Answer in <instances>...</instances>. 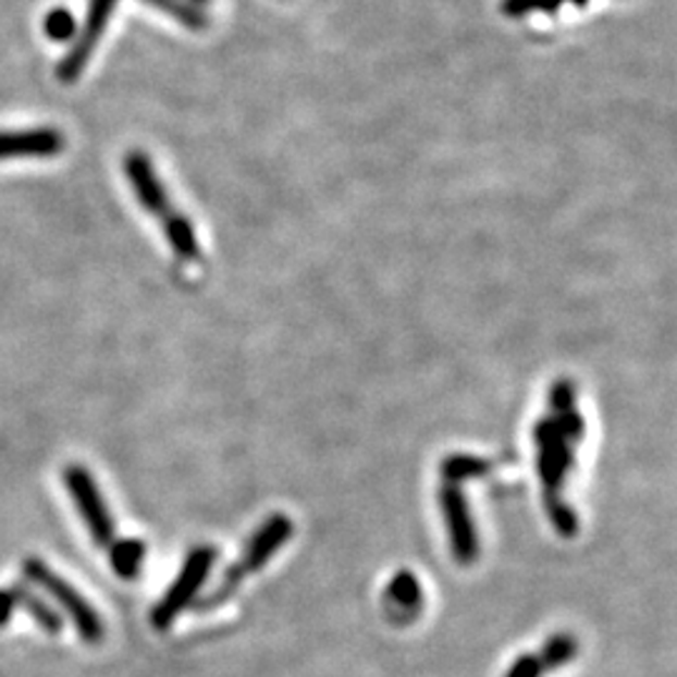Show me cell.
<instances>
[{"label":"cell","instance_id":"obj_7","mask_svg":"<svg viewBox=\"0 0 677 677\" xmlns=\"http://www.w3.org/2000/svg\"><path fill=\"white\" fill-rule=\"evenodd\" d=\"M63 482L69 490L71 500L76 502L78 515L84 519L90 537L101 547H111L115 537V525L111 519V512L106 507L103 494L98 490L94 477H90L84 465H69L63 469Z\"/></svg>","mask_w":677,"mask_h":677},{"label":"cell","instance_id":"obj_6","mask_svg":"<svg viewBox=\"0 0 677 677\" xmlns=\"http://www.w3.org/2000/svg\"><path fill=\"white\" fill-rule=\"evenodd\" d=\"M465 484L442 480L440 487V507L444 517V527H447L450 552L454 563L472 565L480 557V534H477L472 512H469V502L465 497Z\"/></svg>","mask_w":677,"mask_h":677},{"label":"cell","instance_id":"obj_11","mask_svg":"<svg viewBox=\"0 0 677 677\" xmlns=\"http://www.w3.org/2000/svg\"><path fill=\"white\" fill-rule=\"evenodd\" d=\"M384 602H386V613L392 615V620L396 623L415 620L424 602L422 584H419V580L409 573V569H402V573H396L390 580V584H386Z\"/></svg>","mask_w":677,"mask_h":677},{"label":"cell","instance_id":"obj_18","mask_svg":"<svg viewBox=\"0 0 677 677\" xmlns=\"http://www.w3.org/2000/svg\"><path fill=\"white\" fill-rule=\"evenodd\" d=\"M13 610H15V600H13L11 590H0V627L11 620Z\"/></svg>","mask_w":677,"mask_h":677},{"label":"cell","instance_id":"obj_15","mask_svg":"<svg viewBox=\"0 0 677 677\" xmlns=\"http://www.w3.org/2000/svg\"><path fill=\"white\" fill-rule=\"evenodd\" d=\"M144 3L159 8L161 13L171 15V19L184 23V26L192 28V30H204L206 26H209V21H206V13L198 5L188 3V0H144Z\"/></svg>","mask_w":677,"mask_h":677},{"label":"cell","instance_id":"obj_12","mask_svg":"<svg viewBox=\"0 0 677 677\" xmlns=\"http://www.w3.org/2000/svg\"><path fill=\"white\" fill-rule=\"evenodd\" d=\"M442 480H452L465 484L469 480H480L492 472V461L487 457H477V454L454 452L442 459Z\"/></svg>","mask_w":677,"mask_h":677},{"label":"cell","instance_id":"obj_14","mask_svg":"<svg viewBox=\"0 0 677 677\" xmlns=\"http://www.w3.org/2000/svg\"><path fill=\"white\" fill-rule=\"evenodd\" d=\"M11 594H13L15 605L26 607L33 620H36L40 627H44L46 632H51V635L61 632V627H63L61 615H58L56 610L48 605V602L40 600L36 592H30L26 588H11Z\"/></svg>","mask_w":677,"mask_h":677},{"label":"cell","instance_id":"obj_17","mask_svg":"<svg viewBox=\"0 0 677 677\" xmlns=\"http://www.w3.org/2000/svg\"><path fill=\"white\" fill-rule=\"evenodd\" d=\"M46 36L56 40V44H69V40L76 38V15H73L69 8H53L51 13L46 15L44 21Z\"/></svg>","mask_w":677,"mask_h":677},{"label":"cell","instance_id":"obj_4","mask_svg":"<svg viewBox=\"0 0 677 677\" xmlns=\"http://www.w3.org/2000/svg\"><path fill=\"white\" fill-rule=\"evenodd\" d=\"M217 555L219 552L211 544H198V547L188 552L179 577L169 584L161 602H156L151 610V625L156 630H169L176 623V617L198 598L204 582L209 580L213 563H217Z\"/></svg>","mask_w":677,"mask_h":677},{"label":"cell","instance_id":"obj_10","mask_svg":"<svg viewBox=\"0 0 677 677\" xmlns=\"http://www.w3.org/2000/svg\"><path fill=\"white\" fill-rule=\"evenodd\" d=\"M577 640L569 632H557L544 642L540 652H527L509 665L505 677H544V673L559 670L577 655Z\"/></svg>","mask_w":677,"mask_h":677},{"label":"cell","instance_id":"obj_2","mask_svg":"<svg viewBox=\"0 0 677 677\" xmlns=\"http://www.w3.org/2000/svg\"><path fill=\"white\" fill-rule=\"evenodd\" d=\"M123 173H126L138 204H141L151 217L161 219L163 236H167L173 256H179L181 261H196L198 256H201V244H198L196 229L192 221L169 201L167 186L161 184L151 159H148L144 151L134 148V151H128L126 159H123Z\"/></svg>","mask_w":677,"mask_h":677},{"label":"cell","instance_id":"obj_16","mask_svg":"<svg viewBox=\"0 0 677 677\" xmlns=\"http://www.w3.org/2000/svg\"><path fill=\"white\" fill-rule=\"evenodd\" d=\"M588 5L590 0H502V13L507 19H525L532 13H552L563 5Z\"/></svg>","mask_w":677,"mask_h":677},{"label":"cell","instance_id":"obj_9","mask_svg":"<svg viewBox=\"0 0 677 677\" xmlns=\"http://www.w3.org/2000/svg\"><path fill=\"white\" fill-rule=\"evenodd\" d=\"M65 138L58 128L0 131V161L8 159H53L63 151Z\"/></svg>","mask_w":677,"mask_h":677},{"label":"cell","instance_id":"obj_1","mask_svg":"<svg viewBox=\"0 0 677 677\" xmlns=\"http://www.w3.org/2000/svg\"><path fill=\"white\" fill-rule=\"evenodd\" d=\"M550 415L532 427L537 447V475L542 482V502L552 527L559 537H575L580 519L567 505L563 492L575 467V444L584 436V419L577 409V392L569 379H557L550 386Z\"/></svg>","mask_w":677,"mask_h":677},{"label":"cell","instance_id":"obj_13","mask_svg":"<svg viewBox=\"0 0 677 677\" xmlns=\"http://www.w3.org/2000/svg\"><path fill=\"white\" fill-rule=\"evenodd\" d=\"M113 573L123 580H134L141 573L146 559V544L141 540H115L109 547Z\"/></svg>","mask_w":677,"mask_h":677},{"label":"cell","instance_id":"obj_3","mask_svg":"<svg viewBox=\"0 0 677 677\" xmlns=\"http://www.w3.org/2000/svg\"><path fill=\"white\" fill-rule=\"evenodd\" d=\"M292 537H294L292 517L284 515V512H274V515H269L261 522L259 530L251 534V540L246 542L242 559L226 567L224 580H221L217 592L209 594V598L201 602V607L204 610L219 607V605H224L226 600L234 598L236 590L242 588L251 575L261 573V569L279 555V550L292 540Z\"/></svg>","mask_w":677,"mask_h":677},{"label":"cell","instance_id":"obj_5","mask_svg":"<svg viewBox=\"0 0 677 677\" xmlns=\"http://www.w3.org/2000/svg\"><path fill=\"white\" fill-rule=\"evenodd\" d=\"M23 573L30 582H36L38 588H44L51 598L63 607V613L71 617L73 625L81 635V640L88 642V645H98L103 640V620L98 617L94 607L88 605V600L81 594L76 588H71L63 577H58L51 567L40 559L30 557L23 563Z\"/></svg>","mask_w":677,"mask_h":677},{"label":"cell","instance_id":"obj_8","mask_svg":"<svg viewBox=\"0 0 677 677\" xmlns=\"http://www.w3.org/2000/svg\"><path fill=\"white\" fill-rule=\"evenodd\" d=\"M115 5H119V0H90L88 11H86V21H84V30L78 33L76 44H73L71 51L65 53V58L61 61V65H58V81H61V84H76V81L81 78V73H84L86 63L90 61V56H94L106 26H109Z\"/></svg>","mask_w":677,"mask_h":677},{"label":"cell","instance_id":"obj_19","mask_svg":"<svg viewBox=\"0 0 677 677\" xmlns=\"http://www.w3.org/2000/svg\"><path fill=\"white\" fill-rule=\"evenodd\" d=\"M188 3H194V5H201V3H209V0H188Z\"/></svg>","mask_w":677,"mask_h":677}]
</instances>
